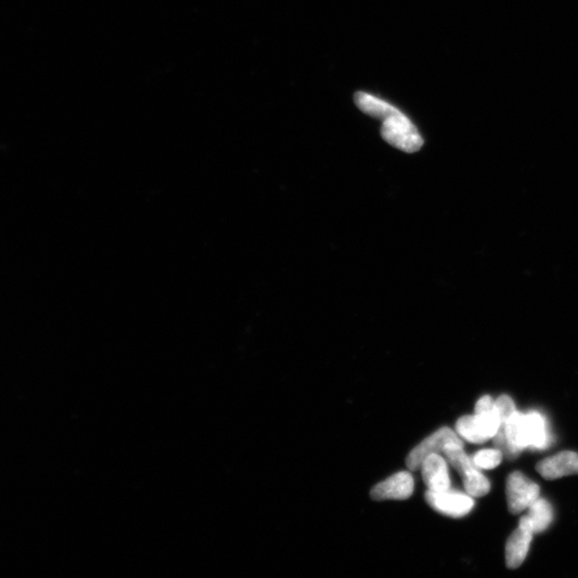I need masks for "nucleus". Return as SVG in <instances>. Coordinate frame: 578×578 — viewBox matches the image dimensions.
<instances>
[{"label": "nucleus", "mask_w": 578, "mask_h": 578, "mask_svg": "<svg viewBox=\"0 0 578 578\" xmlns=\"http://www.w3.org/2000/svg\"><path fill=\"white\" fill-rule=\"evenodd\" d=\"M528 509L527 519L531 522L533 532L540 533L546 531L552 524L553 516L550 502L539 497Z\"/></svg>", "instance_id": "12"}, {"label": "nucleus", "mask_w": 578, "mask_h": 578, "mask_svg": "<svg viewBox=\"0 0 578 578\" xmlns=\"http://www.w3.org/2000/svg\"><path fill=\"white\" fill-rule=\"evenodd\" d=\"M525 433L528 448L543 449L549 445L545 419L538 411L526 413Z\"/></svg>", "instance_id": "11"}, {"label": "nucleus", "mask_w": 578, "mask_h": 578, "mask_svg": "<svg viewBox=\"0 0 578 578\" xmlns=\"http://www.w3.org/2000/svg\"><path fill=\"white\" fill-rule=\"evenodd\" d=\"M449 445L464 446L461 438L449 428H441L419 443L407 456L406 464L411 471H418L425 459L431 454H443Z\"/></svg>", "instance_id": "3"}, {"label": "nucleus", "mask_w": 578, "mask_h": 578, "mask_svg": "<svg viewBox=\"0 0 578 578\" xmlns=\"http://www.w3.org/2000/svg\"><path fill=\"white\" fill-rule=\"evenodd\" d=\"M540 496L539 485L520 472L511 473L507 480L509 511L519 514L531 507Z\"/></svg>", "instance_id": "5"}, {"label": "nucleus", "mask_w": 578, "mask_h": 578, "mask_svg": "<svg viewBox=\"0 0 578 578\" xmlns=\"http://www.w3.org/2000/svg\"><path fill=\"white\" fill-rule=\"evenodd\" d=\"M496 410L501 417V427L508 421L511 416L516 411L514 401L508 395H502L495 401Z\"/></svg>", "instance_id": "15"}, {"label": "nucleus", "mask_w": 578, "mask_h": 578, "mask_svg": "<svg viewBox=\"0 0 578 578\" xmlns=\"http://www.w3.org/2000/svg\"><path fill=\"white\" fill-rule=\"evenodd\" d=\"M413 490H415V481L410 472H403L395 473L392 477L377 484L370 492V496L375 501H388V499L405 501L412 495Z\"/></svg>", "instance_id": "7"}, {"label": "nucleus", "mask_w": 578, "mask_h": 578, "mask_svg": "<svg viewBox=\"0 0 578 578\" xmlns=\"http://www.w3.org/2000/svg\"><path fill=\"white\" fill-rule=\"evenodd\" d=\"M456 433L461 438L472 443H483L488 441V437L481 429L476 415L464 416L456 422Z\"/></svg>", "instance_id": "13"}, {"label": "nucleus", "mask_w": 578, "mask_h": 578, "mask_svg": "<svg viewBox=\"0 0 578 578\" xmlns=\"http://www.w3.org/2000/svg\"><path fill=\"white\" fill-rule=\"evenodd\" d=\"M472 461L479 470H494L502 461V452L499 449L481 450L472 456Z\"/></svg>", "instance_id": "14"}, {"label": "nucleus", "mask_w": 578, "mask_h": 578, "mask_svg": "<svg viewBox=\"0 0 578 578\" xmlns=\"http://www.w3.org/2000/svg\"><path fill=\"white\" fill-rule=\"evenodd\" d=\"M425 499L437 512L454 519H460L472 512L474 502L470 494L456 492L451 489L446 491H428Z\"/></svg>", "instance_id": "4"}, {"label": "nucleus", "mask_w": 578, "mask_h": 578, "mask_svg": "<svg viewBox=\"0 0 578 578\" xmlns=\"http://www.w3.org/2000/svg\"><path fill=\"white\" fill-rule=\"evenodd\" d=\"M533 534L527 516L522 517L519 528L510 535L506 545V563L509 569H517L525 562Z\"/></svg>", "instance_id": "6"}, {"label": "nucleus", "mask_w": 578, "mask_h": 578, "mask_svg": "<svg viewBox=\"0 0 578 578\" xmlns=\"http://www.w3.org/2000/svg\"><path fill=\"white\" fill-rule=\"evenodd\" d=\"M424 483L430 491H446L451 489V479L448 470V461L441 454H431L420 467Z\"/></svg>", "instance_id": "8"}, {"label": "nucleus", "mask_w": 578, "mask_h": 578, "mask_svg": "<svg viewBox=\"0 0 578 578\" xmlns=\"http://www.w3.org/2000/svg\"><path fill=\"white\" fill-rule=\"evenodd\" d=\"M443 455L449 464L461 474L467 494L472 497H483L488 494L491 490L490 481L465 453L464 446L449 445L443 450Z\"/></svg>", "instance_id": "2"}, {"label": "nucleus", "mask_w": 578, "mask_h": 578, "mask_svg": "<svg viewBox=\"0 0 578 578\" xmlns=\"http://www.w3.org/2000/svg\"><path fill=\"white\" fill-rule=\"evenodd\" d=\"M537 471L546 480H556L578 473V453L563 451L541 461Z\"/></svg>", "instance_id": "9"}, {"label": "nucleus", "mask_w": 578, "mask_h": 578, "mask_svg": "<svg viewBox=\"0 0 578 578\" xmlns=\"http://www.w3.org/2000/svg\"><path fill=\"white\" fill-rule=\"evenodd\" d=\"M474 411H476L474 415L478 419L480 427L485 436L488 437V440L494 438L502 424L501 417H499L496 410L495 401L489 395H485V397L478 401Z\"/></svg>", "instance_id": "10"}, {"label": "nucleus", "mask_w": 578, "mask_h": 578, "mask_svg": "<svg viewBox=\"0 0 578 578\" xmlns=\"http://www.w3.org/2000/svg\"><path fill=\"white\" fill-rule=\"evenodd\" d=\"M355 103L364 114L381 121V137L393 147L409 154L422 147L423 138L416 126L397 107L361 91L355 95Z\"/></svg>", "instance_id": "1"}]
</instances>
